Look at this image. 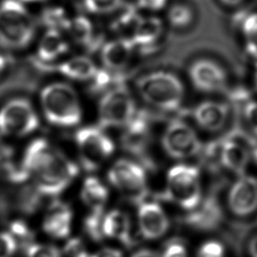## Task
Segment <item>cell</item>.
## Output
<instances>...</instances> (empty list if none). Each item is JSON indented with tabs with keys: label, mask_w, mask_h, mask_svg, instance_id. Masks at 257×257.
Here are the masks:
<instances>
[{
	"label": "cell",
	"mask_w": 257,
	"mask_h": 257,
	"mask_svg": "<svg viewBox=\"0 0 257 257\" xmlns=\"http://www.w3.org/2000/svg\"><path fill=\"white\" fill-rule=\"evenodd\" d=\"M23 168L32 175L36 187L47 196H57L75 178L79 169L47 140L33 141L26 149Z\"/></svg>",
	"instance_id": "6da1fadb"
},
{
	"label": "cell",
	"mask_w": 257,
	"mask_h": 257,
	"mask_svg": "<svg viewBox=\"0 0 257 257\" xmlns=\"http://www.w3.org/2000/svg\"><path fill=\"white\" fill-rule=\"evenodd\" d=\"M137 87L146 102L166 112L178 110L185 97L182 80L167 71H155L142 76L137 82Z\"/></svg>",
	"instance_id": "7a4b0ae2"
},
{
	"label": "cell",
	"mask_w": 257,
	"mask_h": 257,
	"mask_svg": "<svg viewBox=\"0 0 257 257\" xmlns=\"http://www.w3.org/2000/svg\"><path fill=\"white\" fill-rule=\"evenodd\" d=\"M43 113L51 124L73 127L81 121V107L72 86L55 83L46 86L41 93Z\"/></svg>",
	"instance_id": "3957f363"
},
{
	"label": "cell",
	"mask_w": 257,
	"mask_h": 257,
	"mask_svg": "<svg viewBox=\"0 0 257 257\" xmlns=\"http://www.w3.org/2000/svg\"><path fill=\"white\" fill-rule=\"evenodd\" d=\"M35 35V24L29 12L16 0L0 5V43L9 48L29 45Z\"/></svg>",
	"instance_id": "277c9868"
},
{
	"label": "cell",
	"mask_w": 257,
	"mask_h": 257,
	"mask_svg": "<svg viewBox=\"0 0 257 257\" xmlns=\"http://www.w3.org/2000/svg\"><path fill=\"white\" fill-rule=\"evenodd\" d=\"M166 196L187 211H194L202 199L200 174L196 167L175 165L167 175Z\"/></svg>",
	"instance_id": "5b68a950"
},
{
	"label": "cell",
	"mask_w": 257,
	"mask_h": 257,
	"mask_svg": "<svg viewBox=\"0 0 257 257\" xmlns=\"http://www.w3.org/2000/svg\"><path fill=\"white\" fill-rule=\"evenodd\" d=\"M79 157L86 171H95L114 154V144L96 127H85L76 133Z\"/></svg>",
	"instance_id": "8992f818"
},
{
	"label": "cell",
	"mask_w": 257,
	"mask_h": 257,
	"mask_svg": "<svg viewBox=\"0 0 257 257\" xmlns=\"http://www.w3.org/2000/svg\"><path fill=\"white\" fill-rule=\"evenodd\" d=\"M107 178L115 189L131 200H142L147 195V174L134 161H116L108 171Z\"/></svg>",
	"instance_id": "52a82bcc"
},
{
	"label": "cell",
	"mask_w": 257,
	"mask_h": 257,
	"mask_svg": "<svg viewBox=\"0 0 257 257\" xmlns=\"http://www.w3.org/2000/svg\"><path fill=\"white\" fill-rule=\"evenodd\" d=\"M39 127V120L31 104L24 99L11 100L0 110L1 134L23 137Z\"/></svg>",
	"instance_id": "ba28073f"
},
{
	"label": "cell",
	"mask_w": 257,
	"mask_h": 257,
	"mask_svg": "<svg viewBox=\"0 0 257 257\" xmlns=\"http://www.w3.org/2000/svg\"><path fill=\"white\" fill-rule=\"evenodd\" d=\"M161 145L166 154L176 160L194 157L201 151L197 133L189 124L179 120L172 121L165 128Z\"/></svg>",
	"instance_id": "9c48e42d"
},
{
	"label": "cell",
	"mask_w": 257,
	"mask_h": 257,
	"mask_svg": "<svg viewBox=\"0 0 257 257\" xmlns=\"http://www.w3.org/2000/svg\"><path fill=\"white\" fill-rule=\"evenodd\" d=\"M135 114L133 97L121 86L108 91L100 100L99 115L102 127L126 126Z\"/></svg>",
	"instance_id": "30bf717a"
},
{
	"label": "cell",
	"mask_w": 257,
	"mask_h": 257,
	"mask_svg": "<svg viewBox=\"0 0 257 257\" xmlns=\"http://www.w3.org/2000/svg\"><path fill=\"white\" fill-rule=\"evenodd\" d=\"M189 78L193 86L202 93H220L227 86L225 70L217 62L208 58L197 59L190 64Z\"/></svg>",
	"instance_id": "8fae6325"
},
{
	"label": "cell",
	"mask_w": 257,
	"mask_h": 257,
	"mask_svg": "<svg viewBox=\"0 0 257 257\" xmlns=\"http://www.w3.org/2000/svg\"><path fill=\"white\" fill-rule=\"evenodd\" d=\"M227 206L237 217H247L257 211V180L241 175L230 188Z\"/></svg>",
	"instance_id": "7c38bea8"
},
{
	"label": "cell",
	"mask_w": 257,
	"mask_h": 257,
	"mask_svg": "<svg viewBox=\"0 0 257 257\" xmlns=\"http://www.w3.org/2000/svg\"><path fill=\"white\" fill-rule=\"evenodd\" d=\"M249 138L235 133L220 142V164L237 175H243L249 163Z\"/></svg>",
	"instance_id": "4fadbf2b"
},
{
	"label": "cell",
	"mask_w": 257,
	"mask_h": 257,
	"mask_svg": "<svg viewBox=\"0 0 257 257\" xmlns=\"http://www.w3.org/2000/svg\"><path fill=\"white\" fill-rule=\"evenodd\" d=\"M138 222L140 233L145 239L155 240L168 232L169 219L161 205L155 202H147L140 205Z\"/></svg>",
	"instance_id": "5bb4252c"
},
{
	"label": "cell",
	"mask_w": 257,
	"mask_h": 257,
	"mask_svg": "<svg viewBox=\"0 0 257 257\" xmlns=\"http://www.w3.org/2000/svg\"><path fill=\"white\" fill-rule=\"evenodd\" d=\"M228 105L214 100H204L193 109L192 116L198 127L208 133H217L228 120Z\"/></svg>",
	"instance_id": "9a60e30c"
},
{
	"label": "cell",
	"mask_w": 257,
	"mask_h": 257,
	"mask_svg": "<svg viewBox=\"0 0 257 257\" xmlns=\"http://www.w3.org/2000/svg\"><path fill=\"white\" fill-rule=\"evenodd\" d=\"M72 212L67 204L55 202L50 205L43 220V230L55 239L67 238L72 229Z\"/></svg>",
	"instance_id": "2e32d148"
},
{
	"label": "cell",
	"mask_w": 257,
	"mask_h": 257,
	"mask_svg": "<svg viewBox=\"0 0 257 257\" xmlns=\"http://www.w3.org/2000/svg\"><path fill=\"white\" fill-rule=\"evenodd\" d=\"M135 47L132 38H121L107 43L101 53L104 65L114 71L124 68L133 57Z\"/></svg>",
	"instance_id": "e0dca14e"
},
{
	"label": "cell",
	"mask_w": 257,
	"mask_h": 257,
	"mask_svg": "<svg viewBox=\"0 0 257 257\" xmlns=\"http://www.w3.org/2000/svg\"><path fill=\"white\" fill-rule=\"evenodd\" d=\"M132 225L128 216L123 211L113 210L104 216L103 232L105 237L118 239L130 246L133 243Z\"/></svg>",
	"instance_id": "ac0fdd59"
},
{
	"label": "cell",
	"mask_w": 257,
	"mask_h": 257,
	"mask_svg": "<svg viewBox=\"0 0 257 257\" xmlns=\"http://www.w3.org/2000/svg\"><path fill=\"white\" fill-rule=\"evenodd\" d=\"M163 32V22L161 19L151 16L140 18L133 31L132 39L136 46L147 49L155 45Z\"/></svg>",
	"instance_id": "d6986e66"
},
{
	"label": "cell",
	"mask_w": 257,
	"mask_h": 257,
	"mask_svg": "<svg viewBox=\"0 0 257 257\" xmlns=\"http://www.w3.org/2000/svg\"><path fill=\"white\" fill-rule=\"evenodd\" d=\"M221 219V211L214 199H208L198 205L187 218L189 225L200 230H211L217 226Z\"/></svg>",
	"instance_id": "ffe728a7"
},
{
	"label": "cell",
	"mask_w": 257,
	"mask_h": 257,
	"mask_svg": "<svg viewBox=\"0 0 257 257\" xmlns=\"http://www.w3.org/2000/svg\"><path fill=\"white\" fill-rule=\"evenodd\" d=\"M108 197V190L103 182L93 176L85 180L81 190V198L92 211L103 210Z\"/></svg>",
	"instance_id": "44dd1931"
},
{
	"label": "cell",
	"mask_w": 257,
	"mask_h": 257,
	"mask_svg": "<svg viewBox=\"0 0 257 257\" xmlns=\"http://www.w3.org/2000/svg\"><path fill=\"white\" fill-rule=\"evenodd\" d=\"M57 68L63 75L76 80L93 79L98 72V69L92 60L84 57H73L59 64Z\"/></svg>",
	"instance_id": "7402d4cb"
},
{
	"label": "cell",
	"mask_w": 257,
	"mask_h": 257,
	"mask_svg": "<svg viewBox=\"0 0 257 257\" xmlns=\"http://www.w3.org/2000/svg\"><path fill=\"white\" fill-rule=\"evenodd\" d=\"M69 50L68 43L57 29H50L43 36L38 48V56L43 61L57 59Z\"/></svg>",
	"instance_id": "603a6c76"
},
{
	"label": "cell",
	"mask_w": 257,
	"mask_h": 257,
	"mask_svg": "<svg viewBox=\"0 0 257 257\" xmlns=\"http://www.w3.org/2000/svg\"><path fill=\"white\" fill-rule=\"evenodd\" d=\"M64 29H66L70 36L79 44L89 45L93 41V25L86 17L79 16L72 20H69Z\"/></svg>",
	"instance_id": "cb8c5ba5"
},
{
	"label": "cell",
	"mask_w": 257,
	"mask_h": 257,
	"mask_svg": "<svg viewBox=\"0 0 257 257\" xmlns=\"http://www.w3.org/2000/svg\"><path fill=\"white\" fill-rule=\"evenodd\" d=\"M168 22L175 29H185L192 23L194 14L188 5L175 4L168 9Z\"/></svg>",
	"instance_id": "d4e9b609"
},
{
	"label": "cell",
	"mask_w": 257,
	"mask_h": 257,
	"mask_svg": "<svg viewBox=\"0 0 257 257\" xmlns=\"http://www.w3.org/2000/svg\"><path fill=\"white\" fill-rule=\"evenodd\" d=\"M103 210L93 211L85 220V229L91 239L100 241L103 239Z\"/></svg>",
	"instance_id": "484cf974"
},
{
	"label": "cell",
	"mask_w": 257,
	"mask_h": 257,
	"mask_svg": "<svg viewBox=\"0 0 257 257\" xmlns=\"http://www.w3.org/2000/svg\"><path fill=\"white\" fill-rule=\"evenodd\" d=\"M43 21L50 29H65L69 20L61 8H50L44 12Z\"/></svg>",
	"instance_id": "4316f807"
},
{
	"label": "cell",
	"mask_w": 257,
	"mask_h": 257,
	"mask_svg": "<svg viewBox=\"0 0 257 257\" xmlns=\"http://www.w3.org/2000/svg\"><path fill=\"white\" fill-rule=\"evenodd\" d=\"M122 0H85V7L90 13L107 14L117 10Z\"/></svg>",
	"instance_id": "83f0119b"
},
{
	"label": "cell",
	"mask_w": 257,
	"mask_h": 257,
	"mask_svg": "<svg viewBox=\"0 0 257 257\" xmlns=\"http://www.w3.org/2000/svg\"><path fill=\"white\" fill-rule=\"evenodd\" d=\"M28 257H61L56 246L44 244H32L28 248Z\"/></svg>",
	"instance_id": "f1b7e54d"
},
{
	"label": "cell",
	"mask_w": 257,
	"mask_h": 257,
	"mask_svg": "<svg viewBox=\"0 0 257 257\" xmlns=\"http://www.w3.org/2000/svg\"><path fill=\"white\" fill-rule=\"evenodd\" d=\"M243 34L253 42H257V13L247 15L240 21Z\"/></svg>",
	"instance_id": "f546056e"
},
{
	"label": "cell",
	"mask_w": 257,
	"mask_h": 257,
	"mask_svg": "<svg viewBox=\"0 0 257 257\" xmlns=\"http://www.w3.org/2000/svg\"><path fill=\"white\" fill-rule=\"evenodd\" d=\"M244 119L245 122L252 132L253 135L257 138V101L249 100L244 106Z\"/></svg>",
	"instance_id": "4dcf8cb0"
},
{
	"label": "cell",
	"mask_w": 257,
	"mask_h": 257,
	"mask_svg": "<svg viewBox=\"0 0 257 257\" xmlns=\"http://www.w3.org/2000/svg\"><path fill=\"white\" fill-rule=\"evenodd\" d=\"M197 257H225V249L221 243L209 240L200 246Z\"/></svg>",
	"instance_id": "1f68e13d"
},
{
	"label": "cell",
	"mask_w": 257,
	"mask_h": 257,
	"mask_svg": "<svg viewBox=\"0 0 257 257\" xmlns=\"http://www.w3.org/2000/svg\"><path fill=\"white\" fill-rule=\"evenodd\" d=\"M160 257H188V251L181 240L173 239L165 245Z\"/></svg>",
	"instance_id": "d6a6232c"
},
{
	"label": "cell",
	"mask_w": 257,
	"mask_h": 257,
	"mask_svg": "<svg viewBox=\"0 0 257 257\" xmlns=\"http://www.w3.org/2000/svg\"><path fill=\"white\" fill-rule=\"evenodd\" d=\"M17 242L10 232H0V257H12L17 249Z\"/></svg>",
	"instance_id": "836d02e7"
},
{
	"label": "cell",
	"mask_w": 257,
	"mask_h": 257,
	"mask_svg": "<svg viewBox=\"0 0 257 257\" xmlns=\"http://www.w3.org/2000/svg\"><path fill=\"white\" fill-rule=\"evenodd\" d=\"M12 235L14 236L15 240L19 239V240L22 243H28L31 238V232L29 229L27 228L25 224L21 223V222H16L14 223L11 226Z\"/></svg>",
	"instance_id": "e575fe53"
},
{
	"label": "cell",
	"mask_w": 257,
	"mask_h": 257,
	"mask_svg": "<svg viewBox=\"0 0 257 257\" xmlns=\"http://www.w3.org/2000/svg\"><path fill=\"white\" fill-rule=\"evenodd\" d=\"M86 250L82 241L79 239H72L64 246V253L69 257H79Z\"/></svg>",
	"instance_id": "d590c367"
},
{
	"label": "cell",
	"mask_w": 257,
	"mask_h": 257,
	"mask_svg": "<svg viewBox=\"0 0 257 257\" xmlns=\"http://www.w3.org/2000/svg\"><path fill=\"white\" fill-rule=\"evenodd\" d=\"M168 0H138V7L148 12H159L164 9Z\"/></svg>",
	"instance_id": "8d00e7d4"
},
{
	"label": "cell",
	"mask_w": 257,
	"mask_h": 257,
	"mask_svg": "<svg viewBox=\"0 0 257 257\" xmlns=\"http://www.w3.org/2000/svg\"><path fill=\"white\" fill-rule=\"evenodd\" d=\"M93 257H123L121 251L113 247H104L98 253L93 254Z\"/></svg>",
	"instance_id": "74e56055"
},
{
	"label": "cell",
	"mask_w": 257,
	"mask_h": 257,
	"mask_svg": "<svg viewBox=\"0 0 257 257\" xmlns=\"http://www.w3.org/2000/svg\"><path fill=\"white\" fill-rule=\"evenodd\" d=\"M132 257H160L154 251L149 249H141L133 254Z\"/></svg>",
	"instance_id": "f35d334b"
},
{
	"label": "cell",
	"mask_w": 257,
	"mask_h": 257,
	"mask_svg": "<svg viewBox=\"0 0 257 257\" xmlns=\"http://www.w3.org/2000/svg\"><path fill=\"white\" fill-rule=\"evenodd\" d=\"M248 251L251 257H257V234L250 240Z\"/></svg>",
	"instance_id": "ab89813d"
},
{
	"label": "cell",
	"mask_w": 257,
	"mask_h": 257,
	"mask_svg": "<svg viewBox=\"0 0 257 257\" xmlns=\"http://www.w3.org/2000/svg\"><path fill=\"white\" fill-rule=\"evenodd\" d=\"M249 151L251 156L257 162V138L256 140H250Z\"/></svg>",
	"instance_id": "60d3db41"
},
{
	"label": "cell",
	"mask_w": 257,
	"mask_h": 257,
	"mask_svg": "<svg viewBox=\"0 0 257 257\" xmlns=\"http://www.w3.org/2000/svg\"><path fill=\"white\" fill-rule=\"evenodd\" d=\"M220 1L227 7H238L244 0H220Z\"/></svg>",
	"instance_id": "b9f144b4"
},
{
	"label": "cell",
	"mask_w": 257,
	"mask_h": 257,
	"mask_svg": "<svg viewBox=\"0 0 257 257\" xmlns=\"http://www.w3.org/2000/svg\"><path fill=\"white\" fill-rule=\"evenodd\" d=\"M5 67H6V59L2 55H0V73L3 72Z\"/></svg>",
	"instance_id": "7bdbcfd3"
},
{
	"label": "cell",
	"mask_w": 257,
	"mask_h": 257,
	"mask_svg": "<svg viewBox=\"0 0 257 257\" xmlns=\"http://www.w3.org/2000/svg\"><path fill=\"white\" fill-rule=\"evenodd\" d=\"M23 2H38V1H43V0H22Z\"/></svg>",
	"instance_id": "ee69618b"
},
{
	"label": "cell",
	"mask_w": 257,
	"mask_h": 257,
	"mask_svg": "<svg viewBox=\"0 0 257 257\" xmlns=\"http://www.w3.org/2000/svg\"><path fill=\"white\" fill-rule=\"evenodd\" d=\"M254 84H255V86H256L257 88V71L256 73H255V76H254Z\"/></svg>",
	"instance_id": "f6af8a7d"
},
{
	"label": "cell",
	"mask_w": 257,
	"mask_h": 257,
	"mask_svg": "<svg viewBox=\"0 0 257 257\" xmlns=\"http://www.w3.org/2000/svg\"><path fill=\"white\" fill-rule=\"evenodd\" d=\"M0 134H1V133H0Z\"/></svg>",
	"instance_id": "bcb514c9"
}]
</instances>
